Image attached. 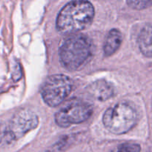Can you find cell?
I'll use <instances>...</instances> for the list:
<instances>
[{
    "mask_svg": "<svg viewBox=\"0 0 152 152\" xmlns=\"http://www.w3.org/2000/svg\"><path fill=\"white\" fill-rule=\"evenodd\" d=\"M94 14V7L90 1H70L58 14L56 28L62 34L80 32L90 26Z\"/></svg>",
    "mask_w": 152,
    "mask_h": 152,
    "instance_id": "6da1fadb",
    "label": "cell"
},
{
    "mask_svg": "<svg viewBox=\"0 0 152 152\" xmlns=\"http://www.w3.org/2000/svg\"><path fill=\"white\" fill-rule=\"evenodd\" d=\"M93 51L90 39L83 34L73 35L64 41L59 48V60L69 71L80 69L87 63Z\"/></svg>",
    "mask_w": 152,
    "mask_h": 152,
    "instance_id": "7a4b0ae2",
    "label": "cell"
},
{
    "mask_svg": "<svg viewBox=\"0 0 152 152\" xmlns=\"http://www.w3.org/2000/svg\"><path fill=\"white\" fill-rule=\"evenodd\" d=\"M139 119L137 111L130 104L120 102L106 110L102 117L105 127L114 134H123L133 129Z\"/></svg>",
    "mask_w": 152,
    "mask_h": 152,
    "instance_id": "3957f363",
    "label": "cell"
},
{
    "mask_svg": "<svg viewBox=\"0 0 152 152\" xmlns=\"http://www.w3.org/2000/svg\"><path fill=\"white\" fill-rule=\"evenodd\" d=\"M39 124L38 117L28 109H22L13 115L6 125H0V144L10 143L22 137Z\"/></svg>",
    "mask_w": 152,
    "mask_h": 152,
    "instance_id": "277c9868",
    "label": "cell"
},
{
    "mask_svg": "<svg viewBox=\"0 0 152 152\" xmlns=\"http://www.w3.org/2000/svg\"><path fill=\"white\" fill-rule=\"evenodd\" d=\"M73 83L63 74H55L49 77L42 86L40 93L44 102L50 107L60 105L71 94Z\"/></svg>",
    "mask_w": 152,
    "mask_h": 152,
    "instance_id": "5b68a950",
    "label": "cell"
},
{
    "mask_svg": "<svg viewBox=\"0 0 152 152\" xmlns=\"http://www.w3.org/2000/svg\"><path fill=\"white\" fill-rule=\"evenodd\" d=\"M92 113L93 108L91 104L82 100H73L56 112L55 122L60 127L67 128L86 121Z\"/></svg>",
    "mask_w": 152,
    "mask_h": 152,
    "instance_id": "8992f818",
    "label": "cell"
},
{
    "mask_svg": "<svg viewBox=\"0 0 152 152\" xmlns=\"http://www.w3.org/2000/svg\"><path fill=\"white\" fill-rule=\"evenodd\" d=\"M89 94L99 101H105L114 94V87L105 80H99L91 83L87 88Z\"/></svg>",
    "mask_w": 152,
    "mask_h": 152,
    "instance_id": "52a82bcc",
    "label": "cell"
},
{
    "mask_svg": "<svg viewBox=\"0 0 152 152\" xmlns=\"http://www.w3.org/2000/svg\"><path fill=\"white\" fill-rule=\"evenodd\" d=\"M123 42V35L118 29H112L108 32L103 46L104 54L110 56L114 54L120 47Z\"/></svg>",
    "mask_w": 152,
    "mask_h": 152,
    "instance_id": "ba28073f",
    "label": "cell"
},
{
    "mask_svg": "<svg viewBox=\"0 0 152 152\" xmlns=\"http://www.w3.org/2000/svg\"><path fill=\"white\" fill-rule=\"evenodd\" d=\"M151 24H147L142 28L138 36L137 43L140 50L146 57H151Z\"/></svg>",
    "mask_w": 152,
    "mask_h": 152,
    "instance_id": "9c48e42d",
    "label": "cell"
},
{
    "mask_svg": "<svg viewBox=\"0 0 152 152\" xmlns=\"http://www.w3.org/2000/svg\"><path fill=\"white\" fill-rule=\"evenodd\" d=\"M140 145L133 142H126L116 147L109 152H140Z\"/></svg>",
    "mask_w": 152,
    "mask_h": 152,
    "instance_id": "30bf717a",
    "label": "cell"
},
{
    "mask_svg": "<svg viewBox=\"0 0 152 152\" xmlns=\"http://www.w3.org/2000/svg\"><path fill=\"white\" fill-rule=\"evenodd\" d=\"M127 4H129V7L135 10H142L150 7L152 4V1L150 0H139V1L129 0L127 1Z\"/></svg>",
    "mask_w": 152,
    "mask_h": 152,
    "instance_id": "8fae6325",
    "label": "cell"
}]
</instances>
